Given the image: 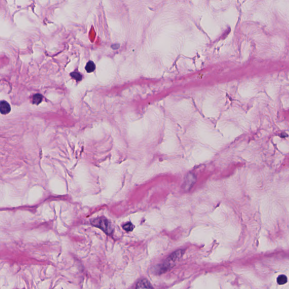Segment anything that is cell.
I'll return each mask as SVG.
<instances>
[{"mask_svg": "<svg viewBox=\"0 0 289 289\" xmlns=\"http://www.w3.org/2000/svg\"><path fill=\"white\" fill-rule=\"evenodd\" d=\"M119 47H120L119 44H114L111 46L112 48L114 49H118Z\"/></svg>", "mask_w": 289, "mask_h": 289, "instance_id": "cell-10", "label": "cell"}, {"mask_svg": "<svg viewBox=\"0 0 289 289\" xmlns=\"http://www.w3.org/2000/svg\"><path fill=\"white\" fill-rule=\"evenodd\" d=\"M134 228H135L134 225H133L132 223H130V222L125 224L124 225H123V228L124 229L125 231H132L133 230V229H134Z\"/></svg>", "mask_w": 289, "mask_h": 289, "instance_id": "cell-8", "label": "cell"}, {"mask_svg": "<svg viewBox=\"0 0 289 289\" xmlns=\"http://www.w3.org/2000/svg\"><path fill=\"white\" fill-rule=\"evenodd\" d=\"M287 278L285 275L279 276L277 278V283L279 285H284L287 282Z\"/></svg>", "mask_w": 289, "mask_h": 289, "instance_id": "cell-7", "label": "cell"}, {"mask_svg": "<svg viewBox=\"0 0 289 289\" xmlns=\"http://www.w3.org/2000/svg\"><path fill=\"white\" fill-rule=\"evenodd\" d=\"M95 68V64L92 61H89L87 63V65L85 66V70L88 72L91 73L93 72Z\"/></svg>", "mask_w": 289, "mask_h": 289, "instance_id": "cell-5", "label": "cell"}, {"mask_svg": "<svg viewBox=\"0 0 289 289\" xmlns=\"http://www.w3.org/2000/svg\"><path fill=\"white\" fill-rule=\"evenodd\" d=\"M11 111L10 105L5 101L0 102V112L3 115H7Z\"/></svg>", "mask_w": 289, "mask_h": 289, "instance_id": "cell-3", "label": "cell"}, {"mask_svg": "<svg viewBox=\"0 0 289 289\" xmlns=\"http://www.w3.org/2000/svg\"><path fill=\"white\" fill-rule=\"evenodd\" d=\"M42 98H43V97H42V95H39V94L35 95H34L33 96L32 102H33V104H35V105H39L40 103L42 102Z\"/></svg>", "mask_w": 289, "mask_h": 289, "instance_id": "cell-6", "label": "cell"}, {"mask_svg": "<svg viewBox=\"0 0 289 289\" xmlns=\"http://www.w3.org/2000/svg\"><path fill=\"white\" fill-rule=\"evenodd\" d=\"M136 289H141V288H153V286L150 284L149 281L146 279L141 280L137 284Z\"/></svg>", "mask_w": 289, "mask_h": 289, "instance_id": "cell-4", "label": "cell"}, {"mask_svg": "<svg viewBox=\"0 0 289 289\" xmlns=\"http://www.w3.org/2000/svg\"><path fill=\"white\" fill-rule=\"evenodd\" d=\"M71 76L73 78H75V80H81V78H82V76L78 72H74L72 73L71 74Z\"/></svg>", "mask_w": 289, "mask_h": 289, "instance_id": "cell-9", "label": "cell"}, {"mask_svg": "<svg viewBox=\"0 0 289 289\" xmlns=\"http://www.w3.org/2000/svg\"><path fill=\"white\" fill-rule=\"evenodd\" d=\"M91 224L95 227L98 228L103 231L108 235L111 234L113 232V229L111 227V223L108 221V219L103 217H99L91 221Z\"/></svg>", "mask_w": 289, "mask_h": 289, "instance_id": "cell-1", "label": "cell"}, {"mask_svg": "<svg viewBox=\"0 0 289 289\" xmlns=\"http://www.w3.org/2000/svg\"><path fill=\"white\" fill-rule=\"evenodd\" d=\"M183 254H184L183 250H178V251H176L174 252L172 254H171V256H169L168 258L163 263V264L161 265V269L159 270L160 273H161L164 272L168 269L170 268L171 266L172 265V264H174V263H175V261H176L178 259H180L183 255Z\"/></svg>", "mask_w": 289, "mask_h": 289, "instance_id": "cell-2", "label": "cell"}]
</instances>
